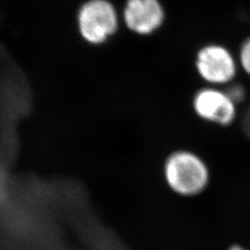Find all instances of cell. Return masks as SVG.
<instances>
[{
  "label": "cell",
  "mask_w": 250,
  "mask_h": 250,
  "mask_svg": "<svg viewBox=\"0 0 250 250\" xmlns=\"http://www.w3.org/2000/svg\"><path fill=\"white\" fill-rule=\"evenodd\" d=\"M163 174L168 187L184 197L201 193L209 182V170L206 161L189 149L171 152L164 161Z\"/></svg>",
  "instance_id": "cell-1"
},
{
  "label": "cell",
  "mask_w": 250,
  "mask_h": 250,
  "mask_svg": "<svg viewBox=\"0 0 250 250\" xmlns=\"http://www.w3.org/2000/svg\"><path fill=\"white\" fill-rule=\"evenodd\" d=\"M122 16L110 0H85L78 9L76 23L81 38L88 45H104L116 36Z\"/></svg>",
  "instance_id": "cell-2"
},
{
  "label": "cell",
  "mask_w": 250,
  "mask_h": 250,
  "mask_svg": "<svg viewBox=\"0 0 250 250\" xmlns=\"http://www.w3.org/2000/svg\"><path fill=\"white\" fill-rule=\"evenodd\" d=\"M195 69L199 78L208 85L227 86L236 75L237 62L225 45L208 43L197 49Z\"/></svg>",
  "instance_id": "cell-3"
},
{
  "label": "cell",
  "mask_w": 250,
  "mask_h": 250,
  "mask_svg": "<svg viewBox=\"0 0 250 250\" xmlns=\"http://www.w3.org/2000/svg\"><path fill=\"white\" fill-rule=\"evenodd\" d=\"M192 107L200 120L218 126L232 125L237 115V105L225 89L210 85L197 90L192 99Z\"/></svg>",
  "instance_id": "cell-4"
},
{
  "label": "cell",
  "mask_w": 250,
  "mask_h": 250,
  "mask_svg": "<svg viewBox=\"0 0 250 250\" xmlns=\"http://www.w3.org/2000/svg\"><path fill=\"white\" fill-rule=\"evenodd\" d=\"M122 21L136 36H149L161 30L166 21V11L161 0H126Z\"/></svg>",
  "instance_id": "cell-5"
},
{
  "label": "cell",
  "mask_w": 250,
  "mask_h": 250,
  "mask_svg": "<svg viewBox=\"0 0 250 250\" xmlns=\"http://www.w3.org/2000/svg\"><path fill=\"white\" fill-rule=\"evenodd\" d=\"M239 63L243 71L250 75V37L243 42L240 47Z\"/></svg>",
  "instance_id": "cell-6"
},
{
  "label": "cell",
  "mask_w": 250,
  "mask_h": 250,
  "mask_svg": "<svg viewBox=\"0 0 250 250\" xmlns=\"http://www.w3.org/2000/svg\"><path fill=\"white\" fill-rule=\"evenodd\" d=\"M225 91L236 105L243 102L244 99H246V90L241 84L232 83L227 85V88H225Z\"/></svg>",
  "instance_id": "cell-7"
},
{
  "label": "cell",
  "mask_w": 250,
  "mask_h": 250,
  "mask_svg": "<svg viewBox=\"0 0 250 250\" xmlns=\"http://www.w3.org/2000/svg\"><path fill=\"white\" fill-rule=\"evenodd\" d=\"M227 250H249L245 249L244 247L239 246V245H232V247H230Z\"/></svg>",
  "instance_id": "cell-8"
}]
</instances>
